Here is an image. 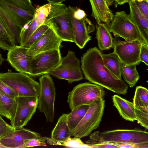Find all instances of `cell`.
<instances>
[{
    "label": "cell",
    "instance_id": "21",
    "mask_svg": "<svg viewBox=\"0 0 148 148\" xmlns=\"http://www.w3.org/2000/svg\"><path fill=\"white\" fill-rule=\"evenodd\" d=\"M112 100L114 106L123 119L132 122L136 120L135 107L133 102L116 95L113 96Z\"/></svg>",
    "mask_w": 148,
    "mask_h": 148
},
{
    "label": "cell",
    "instance_id": "40",
    "mask_svg": "<svg viewBox=\"0 0 148 148\" xmlns=\"http://www.w3.org/2000/svg\"><path fill=\"white\" fill-rule=\"evenodd\" d=\"M114 144L119 147V148H148V143L140 144L115 143Z\"/></svg>",
    "mask_w": 148,
    "mask_h": 148
},
{
    "label": "cell",
    "instance_id": "36",
    "mask_svg": "<svg viewBox=\"0 0 148 148\" xmlns=\"http://www.w3.org/2000/svg\"><path fill=\"white\" fill-rule=\"evenodd\" d=\"M47 146L46 140L44 137L40 136L37 139H30L25 143L23 145L22 148H25L36 146Z\"/></svg>",
    "mask_w": 148,
    "mask_h": 148
},
{
    "label": "cell",
    "instance_id": "14",
    "mask_svg": "<svg viewBox=\"0 0 148 148\" xmlns=\"http://www.w3.org/2000/svg\"><path fill=\"white\" fill-rule=\"evenodd\" d=\"M62 41L49 27L39 40L29 48L26 49L27 55L32 56L48 51L60 49Z\"/></svg>",
    "mask_w": 148,
    "mask_h": 148
},
{
    "label": "cell",
    "instance_id": "34",
    "mask_svg": "<svg viewBox=\"0 0 148 148\" xmlns=\"http://www.w3.org/2000/svg\"><path fill=\"white\" fill-rule=\"evenodd\" d=\"M16 45L11 38L0 29V48L4 51H8Z\"/></svg>",
    "mask_w": 148,
    "mask_h": 148
},
{
    "label": "cell",
    "instance_id": "10",
    "mask_svg": "<svg viewBox=\"0 0 148 148\" xmlns=\"http://www.w3.org/2000/svg\"><path fill=\"white\" fill-rule=\"evenodd\" d=\"M61 57L60 49L48 51L32 56L30 77L33 78L48 73L60 64Z\"/></svg>",
    "mask_w": 148,
    "mask_h": 148
},
{
    "label": "cell",
    "instance_id": "11",
    "mask_svg": "<svg viewBox=\"0 0 148 148\" xmlns=\"http://www.w3.org/2000/svg\"><path fill=\"white\" fill-rule=\"evenodd\" d=\"M15 114L10 121L11 125L16 130L27 125L36 112L38 97L18 96Z\"/></svg>",
    "mask_w": 148,
    "mask_h": 148
},
{
    "label": "cell",
    "instance_id": "3",
    "mask_svg": "<svg viewBox=\"0 0 148 148\" xmlns=\"http://www.w3.org/2000/svg\"><path fill=\"white\" fill-rule=\"evenodd\" d=\"M0 80L10 87L17 97L39 96V83L25 74L10 71L0 73Z\"/></svg>",
    "mask_w": 148,
    "mask_h": 148
},
{
    "label": "cell",
    "instance_id": "7",
    "mask_svg": "<svg viewBox=\"0 0 148 148\" xmlns=\"http://www.w3.org/2000/svg\"><path fill=\"white\" fill-rule=\"evenodd\" d=\"M40 93L38 97V109L43 113L48 122L54 119V103L56 95L54 84L50 74L43 75L39 78Z\"/></svg>",
    "mask_w": 148,
    "mask_h": 148
},
{
    "label": "cell",
    "instance_id": "46",
    "mask_svg": "<svg viewBox=\"0 0 148 148\" xmlns=\"http://www.w3.org/2000/svg\"><path fill=\"white\" fill-rule=\"evenodd\" d=\"M3 60L4 59L2 57V56L1 53V52L0 51V66L1 65L2 63Z\"/></svg>",
    "mask_w": 148,
    "mask_h": 148
},
{
    "label": "cell",
    "instance_id": "38",
    "mask_svg": "<svg viewBox=\"0 0 148 148\" xmlns=\"http://www.w3.org/2000/svg\"><path fill=\"white\" fill-rule=\"evenodd\" d=\"M0 90L10 97L16 98L17 97V95L10 87L0 80Z\"/></svg>",
    "mask_w": 148,
    "mask_h": 148
},
{
    "label": "cell",
    "instance_id": "31",
    "mask_svg": "<svg viewBox=\"0 0 148 148\" xmlns=\"http://www.w3.org/2000/svg\"><path fill=\"white\" fill-rule=\"evenodd\" d=\"M136 120L146 129L148 128V108L144 107H135Z\"/></svg>",
    "mask_w": 148,
    "mask_h": 148
},
{
    "label": "cell",
    "instance_id": "8",
    "mask_svg": "<svg viewBox=\"0 0 148 148\" xmlns=\"http://www.w3.org/2000/svg\"><path fill=\"white\" fill-rule=\"evenodd\" d=\"M48 74L59 79L67 80L69 83L78 81L83 78L80 61L75 53L69 50L67 55L61 57L60 63Z\"/></svg>",
    "mask_w": 148,
    "mask_h": 148
},
{
    "label": "cell",
    "instance_id": "44",
    "mask_svg": "<svg viewBox=\"0 0 148 148\" xmlns=\"http://www.w3.org/2000/svg\"><path fill=\"white\" fill-rule=\"evenodd\" d=\"M0 29L4 32L10 38V35L8 31L4 25L1 19L0 18Z\"/></svg>",
    "mask_w": 148,
    "mask_h": 148
},
{
    "label": "cell",
    "instance_id": "27",
    "mask_svg": "<svg viewBox=\"0 0 148 148\" xmlns=\"http://www.w3.org/2000/svg\"><path fill=\"white\" fill-rule=\"evenodd\" d=\"M89 108V105H85L77 106L67 114V123L69 128L72 131L79 124Z\"/></svg>",
    "mask_w": 148,
    "mask_h": 148
},
{
    "label": "cell",
    "instance_id": "15",
    "mask_svg": "<svg viewBox=\"0 0 148 148\" xmlns=\"http://www.w3.org/2000/svg\"><path fill=\"white\" fill-rule=\"evenodd\" d=\"M26 49L15 45L8 51L7 60L15 70L30 77V60L32 56L25 53Z\"/></svg>",
    "mask_w": 148,
    "mask_h": 148
},
{
    "label": "cell",
    "instance_id": "29",
    "mask_svg": "<svg viewBox=\"0 0 148 148\" xmlns=\"http://www.w3.org/2000/svg\"><path fill=\"white\" fill-rule=\"evenodd\" d=\"M133 103L135 108L144 107L148 108V90L146 88L141 86L136 87Z\"/></svg>",
    "mask_w": 148,
    "mask_h": 148
},
{
    "label": "cell",
    "instance_id": "6",
    "mask_svg": "<svg viewBox=\"0 0 148 148\" xmlns=\"http://www.w3.org/2000/svg\"><path fill=\"white\" fill-rule=\"evenodd\" d=\"M105 101L96 100L89 108L78 125L71 132V136L80 138L87 136L99 126L103 114Z\"/></svg>",
    "mask_w": 148,
    "mask_h": 148
},
{
    "label": "cell",
    "instance_id": "37",
    "mask_svg": "<svg viewBox=\"0 0 148 148\" xmlns=\"http://www.w3.org/2000/svg\"><path fill=\"white\" fill-rule=\"evenodd\" d=\"M140 12L148 19V1L145 0H133Z\"/></svg>",
    "mask_w": 148,
    "mask_h": 148
},
{
    "label": "cell",
    "instance_id": "2",
    "mask_svg": "<svg viewBox=\"0 0 148 148\" xmlns=\"http://www.w3.org/2000/svg\"><path fill=\"white\" fill-rule=\"evenodd\" d=\"M51 4L49 14L44 23L51 28L62 41L75 43L68 7L62 3Z\"/></svg>",
    "mask_w": 148,
    "mask_h": 148
},
{
    "label": "cell",
    "instance_id": "18",
    "mask_svg": "<svg viewBox=\"0 0 148 148\" xmlns=\"http://www.w3.org/2000/svg\"><path fill=\"white\" fill-rule=\"evenodd\" d=\"M0 18L15 45L19 43L20 34L25 25L0 5Z\"/></svg>",
    "mask_w": 148,
    "mask_h": 148
},
{
    "label": "cell",
    "instance_id": "17",
    "mask_svg": "<svg viewBox=\"0 0 148 148\" xmlns=\"http://www.w3.org/2000/svg\"><path fill=\"white\" fill-rule=\"evenodd\" d=\"M40 136L39 133L22 127L0 138V144L5 148H22L29 140L37 139Z\"/></svg>",
    "mask_w": 148,
    "mask_h": 148
},
{
    "label": "cell",
    "instance_id": "45",
    "mask_svg": "<svg viewBox=\"0 0 148 148\" xmlns=\"http://www.w3.org/2000/svg\"><path fill=\"white\" fill-rule=\"evenodd\" d=\"M48 1L49 3L53 4H57L62 3L66 0H45Z\"/></svg>",
    "mask_w": 148,
    "mask_h": 148
},
{
    "label": "cell",
    "instance_id": "25",
    "mask_svg": "<svg viewBox=\"0 0 148 148\" xmlns=\"http://www.w3.org/2000/svg\"><path fill=\"white\" fill-rule=\"evenodd\" d=\"M16 98L10 97L0 90V115L12 120L16 108Z\"/></svg>",
    "mask_w": 148,
    "mask_h": 148
},
{
    "label": "cell",
    "instance_id": "47",
    "mask_svg": "<svg viewBox=\"0 0 148 148\" xmlns=\"http://www.w3.org/2000/svg\"><path fill=\"white\" fill-rule=\"evenodd\" d=\"M0 148H5V147L0 144Z\"/></svg>",
    "mask_w": 148,
    "mask_h": 148
},
{
    "label": "cell",
    "instance_id": "19",
    "mask_svg": "<svg viewBox=\"0 0 148 148\" xmlns=\"http://www.w3.org/2000/svg\"><path fill=\"white\" fill-rule=\"evenodd\" d=\"M89 0L92 9V15L97 24L104 23L108 26L114 14L109 8L107 0Z\"/></svg>",
    "mask_w": 148,
    "mask_h": 148
},
{
    "label": "cell",
    "instance_id": "13",
    "mask_svg": "<svg viewBox=\"0 0 148 148\" xmlns=\"http://www.w3.org/2000/svg\"><path fill=\"white\" fill-rule=\"evenodd\" d=\"M74 38L75 43L80 49L84 47L86 43L91 39L89 34L94 32L95 27L86 17L78 20L73 16V7H68Z\"/></svg>",
    "mask_w": 148,
    "mask_h": 148
},
{
    "label": "cell",
    "instance_id": "20",
    "mask_svg": "<svg viewBox=\"0 0 148 148\" xmlns=\"http://www.w3.org/2000/svg\"><path fill=\"white\" fill-rule=\"evenodd\" d=\"M128 3L129 14L140 34L148 43V19L140 12L133 0H130Z\"/></svg>",
    "mask_w": 148,
    "mask_h": 148
},
{
    "label": "cell",
    "instance_id": "4",
    "mask_svg": "<svg viewBox=\"0 0 148 148\" xmlns=\"http://www.w3.org/2000/svg\"><path fill=\"white\" fill-rule=\"evenodd\" d=\"M105 92L99 85L86 82L75 86L69 92L67 101L71 110L83 105H89L94 101L104 99Z\"/></svg>",
    "mask_w": 148,
    "mask_h": 148
},
{
    "label": "cell",
    "instance_id": "30",
    "mask_svg": "<svg viewBox=\"0 0 148 148\" xmlns=\"http://www.w3.org/2000/svg\"><path fill=\"white\" fill-rule=\"evenodd\" d=\"M49 28L47 25L43 23L34 31L28 40L21 46L25 49L29 48L39 40Z\"/></svg>",
    "mask_w": 148,
    "mask_h": 148
},
{
    "label": "cell",
    "instance_id": "16",
    "mask_svg": "<svg viewBox=\"0 0 148 148\" xmlns=\"http://www.w3.org/2000/svg\"><path fill=\"white\" fill-rule=\"evenodd\" d=\"M51 7V4L49 3L35 9L33 19L29 24L25 25L21 30L20 36V46L24 44L34 31L44 23Z\"/></svg>",
    "mask_w": 148,
    "mask_h": 148
},
{
    "label": "cell",
    "instance_id": "12",
    "mask_svg": "<svg viewBox=\"0 0 148 148\" xmlns=\"http://www.w3.org/2000/svg\"><path fill=\"white\" fill-rule=\"evenodd\" d=\"M142 44L138 40L121 41L117 37L113 38L114 52L123 63L138 65L141 62L140 53Z\"/></svg>",
    "mask_w": 148,
    "mask_h": 148
},
{
    "label": "cell",
    "instance_id": "49",
    "mask_svg": "<svg viewBox=\"0 0 148 148\" xmlns=\"http://www.w3.org/2000/svg\"><path fill=\"white\" fill-rule=\"evenodd\" d=\"M145 0L146 1H148V0Z\"/></svg>",
    "mask_w": 148,
    "mask_h": 148
},
{
    "label": "cell",
    "instance_id": "24",
    "mask_svg": "<svg viewBox=\"0 0 148 148\" xmlns=\"http://www.w3.org/2000/svg\"><path fill=\"white\" fill-rule=\"evenodd\" d=\"M0 5L25 25L29 24L33 18L34 14L3 0H0Z\"/></svg>",
    "mask_w": 148,
    "mask_h": 148
},
{
    "label": "cell",
    "instance_id": "35",
    "mask_svg": "<svg viewBox=\"0 0 148 148\" xmlns=\"http://www.w3.org/2000/svg\"><path fill=\"white\" fill-rule=\"evenodd\" d=\"M16 130L11 125L6 123L0 115V139Z\"/></svg>",
    "mask_w": 148,
    "mask_h": 148
},
{
    "label": "cell",
    "instance_id": "32",
    "mask_svg": "<svg viewBox=\"0 0 148 148\" xmlns=\"http://www.w3.org/2000/svg\"><path fill=\"white\" fill-rule=\"evenodd\" d=\"M61 145L70 148H91L90 145L84 143L81 140L80 138L77 137L69 138L61 143Z\"/></svg>",
    "mask_w": 148,
    "mask_h": 148
},
{
    "label": "cell",
    "instance_id": "39",
    "mask_svg": "<svg viewBox=\"0 0 148 148\" xmlns=\"http://www.w3.org/2000/svg\"><path fill=\"white\" fill-rule=\"evenodd\" d=\"M148 45L142 44L140 50V59L141 62L148 65Z\"/></svg>",
    "mask_w": 148,
    "mask_h": 148
},
{
    "label": "cell",
    "instance_id": "1",
    "mask_svg": "<svg viewBox=\"0 0 148 148\" xmlns=\"http://www.w3.org/2000/svg\"><path fill=\"white\" fill-rule=\"evenodd\" d=\"M102 53L96 47L88 49L81 58V68L85 78L119 95H125L128 85L105 66Z\"/></svg>",
    "mask_w": 148,
    "mask_h": 148
},
{
    "label": "cell",
    "instance_id": "42",
    "mask_svg": "<svg viewBox=\"0 0 148 148\" xmlns=\"http://www.w3.org/2000/svg\"><path fill=\"white\" fill-rule=\"evenodd\" d=\"M91 148H119L116 145L110 143L102 142L101 143L90 145Z\"/></svg>",
    "mask_w": 148,
    "mask_h": 148
},
{
    "label": "cell",
    "instance_id": "26",
    "mask_svg": "<svg viewBox=\"0 0 148 148\" xmlns=\"http://www.w3.org/2000/svg\"><path fill=\"white\" fill-rule=\"evenodd\" d=\"M105 66L112 74L122 79L121 69L123 63L118 55L114 52L108 54L102 53Z\"/></svg>",
    "mask_w": 148,
    "mask_h": 148
},
{
    "label": "cell",
    "instance_id": "22",
    "mask_svg": "<svg viewBox=\"0 0 148 148\" xmlns=\"http://www.w3.org/2000/svg\"><path fill=\"white\" fill-rule=\"evenodd\" d=\"M67 114H62L52 131L51 138L56 145H61V143L71 136L67 123Z\"/></svg>",
    "mask_w": 148,
    "mask_h": 148
},
{
    "label": "cell",
    "instance_id": "23",
    "mask_svg": "<svg viewBox=\"0 0 148 148\" xmlns=\"http://www.w3.org/2000/svg\"><path fill=\"white\" fill-rule=\"evenodd\" d=\"M96 38L100 50L109 49L113 47V38L108 26L104 23L96 25Z\"/></svg>",
    "mask_w": 148,
    "mask_h": 148
},
{
    "label": "cell",
    "instance_id": "28",
    "mask_svg": "<svg viewBox=\"0 0 148 148\" xmlns=\"http://www.w3.org/2000/svg\"><path fill=\"white\" fill-rule=\"evenodd\" d=\"M135 64H127L123 63L121 75L125 81L130 88L135 85L140 76Z\"/></svg>",
    "mask_w": 148,
    "mask_h": 148
},
{
    "label": "cell",
    "instance_id": "43",
    "mask_svg": "<svg viewBox=\"0 0 148 148\" xmlns=\"http://www.w3.org/2000/svg\"><path fill=\"white\" fill-rule=\"evenodd\" d=\"M130 0H107L109 5H111L114 2V6L116 8L118 5H121L127 3H128Z\"/></svg>",
    "mask_w": 148,
    "mask_h": 148
},
{
    "label": "cell",
    "instance_id": "41",
    "mask_svg": "<svg viewBox=\"0 0 148 148\" xmlns=\"http://www.w3.org/2000/svg\"><path fill=\"white\" fill-rule=\"evenodd\" d=\"M73 16L74 18L80 20L86 17L85 11L77 7H73Z\"/></svg>",
    "mask_w": 148,
    "mask_h": 148
},
{
    "label": "cell",
    "instance_id": "9",
    "mask_svg": "<svg viewBox=\"0 0 148 148\" xmlns=\"http://www.w3.org/2000/svg\"><path fill=\"white\" fill-rule=\"evenodd\" d=\"M101 142L113 144L148 143V133L139 128L117 129L100 133Z\"/></svg>",
    "mask_w": 148,
    "mask_h": 148
},
{
    "label": "cell",
    "instance_id": "33",
    "mask_svg": "<svg viewBox=\"0 0 148 148\" xmlns=\"http://www.w3.org/2000/svg\"><path fill=\"white\" fill-rule=\"evenodd\" d=\"M11 4L34 14L35 8L32 3H30L25 0H3Z\"/></svg>",
    "mask_w": 148,
    "mask_h": 148
},
{
    "label": "cell",
    "instance_id": "5",
    "mask_svg": "<svg viewBox=\"0 0 148 148\" xmlns=\"http://www.w3.org/2000/svg\"><path fill=\"white\" fill-rule=\"evenodd\" d=\"M108 27L110 32L116 37H121L126 41L138 40L142 44L148 45L130 14L124 11L115 13Z\"/></svg>",
    "mask_w": 148,
    "mask_h": 148
},
{
    "label": "cell",
    "instance_id": "48",
    "mask_svg": "<svg viewBox=\"0 0 148 148\" xmlns=\"http://www.w3.org/2000/svg\"><path fill=\"white\" fill-rule=\"evenodd\" d=\"M25 0L30 3H32L31 0Z\"/></svg>",
    "mask_w": 148,
    "mask_h": 148
}]
</instances>
